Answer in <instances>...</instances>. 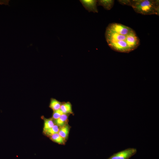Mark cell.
Instances as JSON below:
<instances>
[{
	"label": "cell",
	"mask_w": 159,
	"mask_h": 159,
	"mask_svg": "<svg viewBox=\"0 0 159 159\" xmlns=\"http://www.w3.org/2000/svg\"><path fill=\"white\" fill-rule=\"evenodd\" d=\"M105 36L110 48L119 52L129 53L137 48L140 44L135 32L120 23L110 24L106 28Z\"/></svg>",
	"instance_id": "obj_1"
},
{
	"label": "cell",
	"mask_w": 159,
	"mask_h": 159,
	"mask_svg": "<svg viewBox=\"0 0 159 159\" xmlns=\"http://www.w3.org/2000/svg\"><path fill=\"white\" fill-rule=\"evenodd\" d=\"M130 6L136 13L143 15H159V0H130Z\"/></svg>",
	"instance_id": "obj_2"
},
{
	"label": "cell",
	"mask_w": 159,
	"mask_h": 159,
	"mask_svg": "<svg viewBox=\"0 0 159 159\" xmlns=\"http://www.w3.org/2000/svg\"><path fill=\"white\" fill-rule=\"evenodd\" d=\"M136 149L129 148L115 153L107 159H129L137 152Z\"/></svg>",
	"instance_id": "obj_3"
},
{
	"label": "cell",
	"mask_w": 159,
	"mask_h": 159,
	"mask_svg": "<svg viewBox=\"0 0 159 159\" xmlns=\"http://www.w3.org/2000/svg\"><path fill=\"white\" fill-rule=\"evenodd\" d=\"M80 2L85 9L89 12L98 13L97 1L96 0H80Z\"/></svg>",
	"instance_id": "obj_4"
},
{
	"label": "cell",
	"mask_w": 159,
	"mask_h": 159,
	"mask_svg": "<svg viewBox=\"0 0 159 159\" xmlns=\"http://www.w3.org/2000/svg\"><path fill=\"white\" fill-rule=\"evenodd\" d=\"M97 1V6H102L107 10L111 9L114 4V0H99Z\"/></svg>",
	"instance_id": "obj_5"
},
{
	"label": "cell",
	"mask_w": 159,
	"mask_h": 159,
	"mask_svg": "<svg viewBox=\"0 0 159 159\" xmlns=\"http://www.w3.org/2000/svg\"><path fill=\"white\" fill-rule=\"evenodd\" d=\"M60 110L64 114H69L73 113L72 105L69 102L62 103Z\"/></svg>",
	"instance_id": "obj_6"
},
{
	"label": "cell",
	"mask_w": 159,
	"mask_h": 159,
	"mask_svg": "<svg viewBox=\"0 0 159 159\" xmlns=\"http://www.w3.org/2000/svg\"><path fill=\"white\" fill-rule=\"evenodd\" d=\"M70 128L68 125L66 124L60 127L58 134L65 140L66 139L69 134Z\"/></svg>",
	"instance_id": "obj_7"
},
{
	"label": "cell",
	"mask_w": 159,
	"mask_h": 159,
	"mask_svg": "<svg viewBox=\"0 0 159 159\" xmlns=\"http://www.w3.org/2000/svg\"><path fill=\"white\" fill-rule=\"evenodd\" d=\"M68 115L64 114L62 115L59 118L54 120L55 124L60 127L66 125L68 120Z\"/></svg>",
	"instance_id": "obj_8"
},
{
	"label": "cell",
	"mask_w": 159,
	"mask_h": 159,
	"mask_svg": "<svg viewBox=\"0 0 159 159\" xmlns=\"http://www.w3.org/2000/svg\"><path fill=\"white\" fill-rule=\"evenodd\" d=\"M62 102L54 98H51L49 107L53 111H55L60 109Z\"/></svg>",
	"instance_id": "obj_9"
},
{
	"label": "cell",
	"mask_w": 159,
	"mask_h": 159,
	"mask_svg": "<svg viewBox=\"0 0 159 159\" xmlns=\"http://www.w3.org/2000/svg\"><path fill=\"white\" fill-rule=\"evenodd\" d=\"M44 125L43 132H44L52 128L54 125V122L52 118H44Z\"/></svg>",
	"instance_id": "obj_10"
},
{
	"label": "cell",
	"mask_w": 159,
	"mask_h": 159,
	"mask_svg": "<svg viewBox=\"0 0 159 159\" xmlns=\"http://www.w3.org/2000/svg\"><path fill=\"white\" fill-rule=\"evenodd\" d=\"M50 138L53 141L60 144L64 143L65 140L61 137L58 133L54 134L50 136Z\"/></svg>",
	"instance_id": "obj_11"
},
{
	"label": "cell",
	"mask_w": 159,
	"mask_h": 159,
	"mask_svg": "<svg viewBox=\"0 0 159 159\" xmlns=\"http://www.w3.org/2000/svg\"><path fill=\"white\" fill-rule=\"evenodd\" d=\"M59 128V127L55 124L52 128L43 132L47 136L50 137L54 134L58 133Z\"/></svg>",
	"instance_id": "obj_12"
},
{
	"label": "cell",
	"mask_w": 159,
	"mask_h": 159,
	"mask_svg": "<svg viewBox=\"0 0 159 159\" xmlns=\"http://www.w3.org/2000/svg\"><path fill=\"white\" fill-rule=\"evenodd\" d=\"M63 114L62 111L60 109L53 111L52 118L54 120H55L59 118Z\"/></svg>",
	"instance_id": "obj_13"
},
{
	"label": "cell",
	"mask_w": 159,
	"mask_h": 159,
	"mask_svg": "<svg viewBox=\"0 0 159 159\" xmlns=\"http://www.w3.org/2000/svg\"><path fill=\"white\" fill-rule=\"evenodd\" d=\"M117 1L121 4L130 6V0H120Z\"/></svg>",
	"instance_id": "obj_14"
}]
</instances>
